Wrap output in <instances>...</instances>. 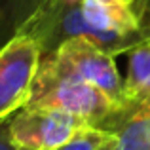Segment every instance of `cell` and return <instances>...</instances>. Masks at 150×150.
I'll list each match as a JSON object with an SVG mask.
<instances>
[{"label":"cell","mask_w":150,"mask_h":150,"mask_svg":"<svg viewBox=\"0 0 150 150\" xmlns=\"http://www.w3.org/2000/svg\"><path fill=\"white\" fill-rule=\"evenodd\" d=\"M25 106L63 110L97 129H103L114 114L120 112V106L93 84L67 74L50 72L40 67Z\"/></svg>","instance_id":"obj_1"},{"label":"cell","mask_w":150,"mask_h":150,"mask_svg":"<svg viewBox=\"0 0 150 150\" xmlns=\"http://www.w3.org/2000/svg\"><path fill=\"white\" fill-rule=\"evenodd\" d=\"M40 69L55 74H67L93 84L110 97L120 110L124 108V80H122L114 57L89 42L88 38H70L55 51L40 57Z\"/></svg>","instance_id":"obj_2"},{"label":"cell","mask_w":150,"mask_h":150,"mask_svg":"<svg viewBox=\"0 0 150 150\" xmlns=\"http://www.w3.org/2000/svg\"><path fill=\"white\" fill-rule=\"evenodd\" d=\"M86 25L95 34V44L112 57L127 53L143 42L137 0H80Z\"/></svg>","instance_id":"obj_3"},{"label":"cell","mask_w":150,"mask_h":150,"mask_svg":"<svg viewBox=\"0 0 150 150\" xmlns=\"http://www.w3.org/2000/svg\"><path fill=\"white\" fill-rule=\"evenodd\" d=\"M42 51L29 34H17L0 48V124L27 105Z\"/></svg>","instance_id":"obj_4"},{"label":"cell","mask_w":150,"mask_h":150,"mask_svg":"<svg viewBox=\"0 0 150 150\" xmlns=\"http://www.w3.org/2000/svg\"><path fill=\"white\" fill-rule=\"evenodd\" d=\"M89 127L80 118L53 108L23 106L8 120L11 141L23 150H55Z\"/></svg>","instance_id":"obj_5"},{"label":"cell","mask_w":150,"mask_h":150,"mask_svg":"<svg viewBox=\"0 0 150 150\" xmlns=\"http://www.w3.org/2000/svg\"><path fill=\"white\" fill-rule=\"evenodd\" d=\"M103 129L116 135V150H150V101L116 112Z\"/></svg>","instance_id":"obj_6"},{"label":"cell","mask_w":150,"mask_h":150,"mask_svg":"<svg viewBox=\"0 0 150 150\" xmlns=\"http://www.w3.org/2000/svg\"><path fill=\"white\" fill-rule=\"evenodd\" d=\"M127 55V76L124 80L125 105L122 110L150 101V40H143L133 46Z\"/></svg>","instance_id":"obj_7"},{"label":"cell","mask_w":150,"mask_h":150,"mask_svg":"<svg viewBox=\"0 0 150 150\" xmlns=\"http://www.w3.org/2000/svg\"><path fill=\"white\" fill-rule=\"evenodd\" d=\"M48 0H0V48L25 30Z\"/></svg>","instance_id":"obj_8"},{"label":"cell","mask_w":150,"mask_h":150,"mask_svg":"<svg viewBox=\"0 0 150 150\" xmlns=\"http://www.w3.org/2000/svg\"><path fill=\"white\" fill-rule=\"evenodd\" d=\"M116 135L105 129H97V127H89L86 131H82L78 137H74L72 141H69L67 144L55 148V150H101L106 144L114 143Z\"/></svg>","instance_id":"obj_9"},{"label":"cell","mask_w":150,"mask_h":150,"mask_svg":"<svg viewBox=\"0 0 150 150\" xmlns=\"http://www.w3.org/2000/svg\"><path fill=\"white\" fill-rule=\"evenodd\" d=\"M137 15H139L141 34L144 40H150V0H137Z\"/></svg>","instance_id":"obj_10"},{"label":"cell","mask_w":150,"mask_h":150,"mask_svg":"<svg viewBox=\"0 0 150 150\" xmlns=\"http://www.w3.org/2000/svg\"><path fill=\"white\" fill-rule=\"evenodd\" d=\"M0 150H23L11 141L10 129H8V120L0 124Z\"/></svg>","instance_id":"obj_11"},{"label":"cell","mask_w":150,"mask_h":150,"mask_svg":"<svg viewBox=\"0 0 150 150\" xmlns=\"http://www.w3.org/2000/svg\"><path fill=\"white\" fill-rule=\"evenodd\" d=\"M101 150H116V141H114V143H110V144H106V146L101 148Z\"/></svg>","instance_id":"obj_12"},{"label":"cell","mask_w":150,"mask_h":150,"mask_svg":"<svg viewBox=\"0 0 150 150\" xmlns=\"http://www.w3.org/2000/svg\"><path fill=\"white\" fill-rule=\"evenodd\" d=\"M69 2H80V0H69Z\"/></svg>","instance_id":"obj_13"}]
</instances>
